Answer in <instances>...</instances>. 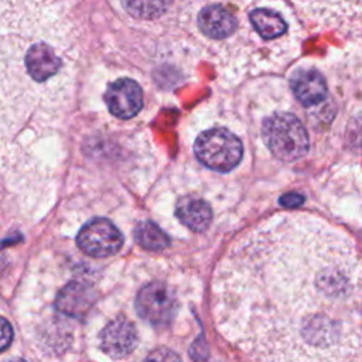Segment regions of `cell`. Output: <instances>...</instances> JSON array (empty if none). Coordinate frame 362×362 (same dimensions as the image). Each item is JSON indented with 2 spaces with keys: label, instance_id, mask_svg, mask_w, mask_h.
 <instances>
[{
  "label": "cell",
  "instance_id": "6da1fadb",
  "mask_svg": "<svg viewBox=\"0 0 362 362\" xmlns=\"http://www.w3.org/2000/svg\"><path fill=\"white\" fill-rule=\"evenodd\" d=\"M221 334L256 362H362V256L308 214H279L219 260Z\"/></svg>",
  "mask_w": 362,
  "mask_h": 362
},
{
  "label": "cell",
  "instance_id": "7a4b0ae2",
  "mask_svg": "<svg viewBox=\"0 0 362 362\" xmlns=\"http://www.w3.org/2000/svg\"><path fill=\"white\" fill-rule=\"evenodd\" d=\"M262 133L272 154L284 163H294L308 151L307 130L293 113L270 115L263 123Z\"/></svg>",
  "mask_w": 362,
  "mask_h": 362
},
{
  "label": "cell",
  "instance_id": "3957f363",
  "mask_svg": "<svg viewBox=\"0 0 362 362\" xmlns=\"http://www.w3.org/2000/svg\"><path fill=\"white\" fill-rule=\"evenodd\" d=\"M194 153L205 167L226 173L240 163L243 146L232 132L215 127L198 136Z\"/></svg>",
  "mask_w": 362,
  "mask_h": 362
},
{
  "label": "cell",
  "instance_id": "277c9868",
  "mask_svg": "<svg viewBox=\"0 0 362 362\" xmlns=\"http://www.w3.org/2000/svg\"><path fill=\"white\" fill-rule=\"evenodd\" d=\"M76 245L90 257H107L119 252L123 235L109 219L93 218L81 228Z\"/></svg>",
  "mask_w": 362,
  "mask_h": 362
},
{
  "label": "cell",
  "instance_id": "5b68a950",
  "mask_svg": "<svg viewBox=\"0 0 362 362\" xmlns=\"http://www.w3.org/2000/svg\"><path fill=\"white\" fill-rule=\"evenodd\" d=\"M175 294L167 284L154 281L148 283L137 293L136 311L153 325L168 324L175 315Z\"/></svg>",
  "mask_w": 362,
  "mask_h": 362
},
{
  "label": "cell",
  "instance_id": "8992f818",
  "mask_svg": "<svg viewBox=\"0 0 362 362\" xmlns=\"http://www.w3.org/2000/svg\"><path fill=\"white\" fill-rule=\"evenodd\" d=\"M105 102L112 115L119 119H130L143 106V92L136 81L122 78L107 86Z\"/></svg>",
  "mask_w": 362,
  "mask_h": 362
},
{
  "label": "cell",
  "instance_id": "52a82bcc",
  "mask_svg": "<svg viewBox=\"0 0 362 362\" xmlns=\"http://www.w3.org/2000/svg\"><path fill=\"white\" fill-rule=\"evenodd\" d=\"M139 337L134 324L123 315L112 320L100 334V345L105 354L112 358H123L130 355Z\"/></svg>",
  "mask_w": 362,
  "mask_h": 362
},
{
  "label": "cell",
  "instance_id": "ba28073f",
  "mask_svg": "<svg viewBox=\"0 0 362 362\" xmlns=\"http://www.w3.org/2000/svg\"><path fill=\"white\" fill-rule=\"evenodd\" d=\"M64 66V61L54 45L37 42L25 54V69L37 83H44L57 76Z\"/></svg>",
  "mask_w": 362,
  "mask_h": 362
},
{
  "label": "cell",
  "instance_id": "9c48e42d",
  "mask_svg": "<svg viewBox=\"0 0 362 362\" xmlns=\"http://www.w3.org/2000/svg\"><path fill=\"white\" fill-rule=\"evenodd\" d=\"M96 300V291L86 283L71 281L65 284L57 294L55 307L59 313L81 318L83 317Z\"/></svg>",
  "mask_w": 362,
  "mask_h": 362
},
{
  "label": "cell",
  "instance_id": "30bf717a",
  "mask_svg": "<svg viewBox=\"0 0 362 362\" xmlns=\"http://www.w3.org/2000/svg\"><path fill=\"white\" fill-rule=\"evenodd\" d=\"M199 30L215 40L226 38L235 33L238 21L235 16L221 4H209L198 14Z\"/></svg>",
  "mask_w": 362,
  "mask_h": 362
},
{
  "label": "cell",
  "instance_id": "8fae6325",
  "mask_svg": "<svg viewBox=\"0 0 362 362\" xmlns=\"http://www.w3.org/2000/svg\"><path fill=\"white\" fill-rule=\"evenodd\" d=\"M294 96L304 105L311 106L324 100L327 95V83L317 69H301L291 79Z\"/></svg>",
  "mask_w": 362,
  "mask_h": 362
},
{
  "label": "cell",
  "instance_id": "7c38bea8",
  "mask_svg": "<svg viewBox=\"0 0 362 362\" xmlns=\"http://www.w3.org/2000/svg\"><path fill=\"white\" fill-rule=\"evenodd\" d=\"M175 215L181 223L195 232L205 230L211 223V208L199 198L185 197L178 201L175 206Z\"/></svg>",
  "mask_w": 362,
  "mask_h": 362
},
{
  "label": "cell",
  "instance_id": "4fadbf2b",
  "mask_svg": "<svg viewBox=\"0 0 362 362\" xmlns=\"http://www.w3.org/2000/svg\"><path fill=\"white\" fill-rule=\"evenodd\" d=\"M255 30L266 40L276 38L286 33L287 24L276 11L266 8H256L249 14Z\"/></svg>",
  "mask_w": 362,
  "mask_h": 362
},
{
  "label": "cell",
  "instance_id": "5bb4252c",
  "mask_svg": "<svg viewBox=\"0 0 362 362\" xmlns=\"http://www.w3.org/2000/svg\"><path fill=\"white\" fill-rule=\"evenodd\" d=\"M136 242L148 250H161L170 245L168 236L151 221L140 222L134 229Z\"/></svg>",
  "mask_w": 362,
  "mask_h": 362
},
{
  "label": "cell",
  "instance_id": "9a60e30c",
  "mask_svg": "<svg viewBox=\"0 0 362 362\" xmlns=\"http://www.w3.org/2000/svg\"><path fill=\"white\" fill-rule=\"evenodd\" d=\"M123 7L134 17L156 18L167 8L164 1H124Z\"/></svg>",
  "mask_w": 362,
  "mask_h": 362
},
{
  "label": "cell",
  "instance_id": "2e32d148",
  "mask_svg": "<svg viewBox=\"0 0 362 362\" xmlns=\"http://www.w3.org/2000/svg\"><path fill=\"white\" fill-rule=\"evenodd\" d=\"M143 362H182V361L174 351L161 346V348H157V349L151 351L143 359Z\"/></svg>",
  "mask_w": 362,
  "mask_h": 362
},
{
  "label": "cell",
  "instance_id": "e0dca14e",
  "mask_svg": "<svg viewBox=\"0 0 362 362\" xmlns=\"http://www.w3.org/2000/svg\"><path fill=\"white\" fill-rule=\"evenodd\" d=\"M11 339H13V328L6 318L0 317V352L8 348V345L11 344Z\"/></svg>",
  "mask_w": 362,
  "mask_h": 362
},
{
  "label": "cell",
  "instance_id": "ac0fdd59",
  "mask_svg": "<svg viewBox=\"0 0 362 362\" xmlns=\"http://www.w3.org/2000/svg\"><path fill=\"white\" fill-rule=\"evenodd\" d=\"M303 201H304V198L300 194H296V192H290V194H286V195L280 197V204L283 206H288V208L298 206V205L303 204Z\"/></svg>",
  "mask_w": 362,
  "mask_h": 362
},
{
  "label": "cell",
  "instance_id": "d6986e66",
  "mask_svg": "<svg viewBox=\"0 0 362 362\" xmlns=\"http://www.w3.org/2000/svg\"><path fill=\"white\" fill-rule=\"evenodd\" d=\"M7 362H25V361H23V359H18V358H16V359H10V361H7Z\"/></svg>",
  "mask_w": 362,
  "mask_h": 362
}]
</instances>
